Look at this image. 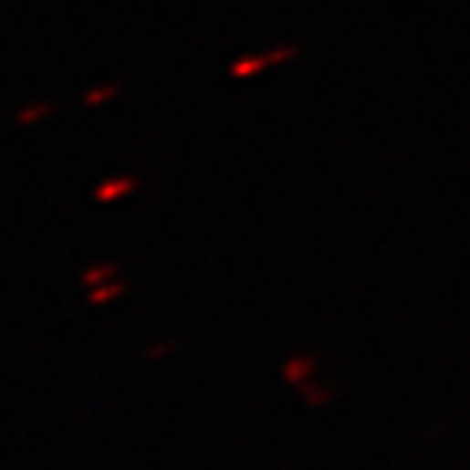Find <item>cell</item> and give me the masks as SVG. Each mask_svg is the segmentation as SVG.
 I'll use <instances>...</instances> for the list:
<instances>
[{
  "instance_id": "6da1fadb",
  "label": "cell",
  "mask_w": 470,
  "mask_h": 470,
  "mask_svg": "<svg viewBox=\"0 0 470 470\" xmlns=\"http://www.w3.org/2000/svg\"><path fill=\"white\" fill-rule=\"evenodd\" d=\"M121 192H128V183L125 180H119V183H107L98 192V201H110V197H119Z\"/></svg>"
},
{
  "instance_id": "7a4b0ae2",
  "label": "cell",
  "mask_w": 470,
  "mask_h": 470,
  "mask_svg": "<svg viewBox=\"0 0 470 470\" xmlns=\"http://www.w3.org/2000/svg\"><path fill=\"white\" fill-rule=\"evenodd\" d=\"M110 274H112V267H98V270H89L82 279H86L89 286H100V279H107Z\"/></svg>"
},
{
  "instance_id": "3957f363",
  "label": "cell",
  "mask_w": 470,
  "mask_h": 470,
  "mask_svg": "<svg viewBox=\"0 0 470 470\" xmlns=\"http://www.w3.org/2000/svg\"><path fill=\"white\" fill-rule=\"evenodd\" d=\"M112 295H119V286H110V288H100V291H94V295H91V300H94V304H100V300H107V298H112Z\"/></svg>"
},
{
  "instance_id": "277c9868",
  "label": "cell",
  "mask_w": 470,
  "mask_h": 470,
  "mask_svg": "<svg viewBox=\"0 0 470 470\" xmlns=\"http://www.w3.org/2000/svg\"><path fill=\"white\" fill-rule=\"evenodd\" d=\"M37 116H43V110L40 107H31V110L25 112V116H18V121H34Z\"/></svg>"
}]
</instances>
